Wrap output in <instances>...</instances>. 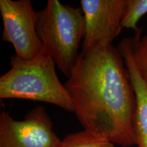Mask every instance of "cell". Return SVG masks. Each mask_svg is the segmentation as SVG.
<instances>
[{
  "mask_svg": "<svg viewBox=\"0 0 147 147\" xmlns=\"http://www.w3.org/2000/svg\"><path fill=\"white\" fill-rule=\"evenodd\" d=\"M147 14V0H127L121 27L122 28L132 29L137 32L140 28L138 23L141 18Z\"/></svg>",
  "mask_w": 147,
  "mask_h": 147,
  "instance_id": "10",
  "label": "cell"
},
{
  "mask_svg": "<svg viewBox=\"0 0 147 147\" xmlns=\"http://www.w3.org/2000/svg\"><path fill=\"white\" fill-rule=\"evenodd\" d=\"M10 69L0 77V98L42 102L74 113L72 100L55 71V63L42 49L36 57H10Z\"/></svg>",
  "mask_w": 147,
  "mask_h": 147,
  "instance_id": "2",
  "label": "cell"
},
{
  "mask_svg": "<svg viewBox=\"0 0 147 147\" xmlns=\"http://www.w3.org/2000/svg\"><path fill=\"white\" fill-rule=\"evenodd\" d=\"M62 147H116L107 139L95 135L87 130L68 134L62 140Z\"/></svg>",
  "mask_w": 147,
  "mask_h": 147,
  "instance_id": "8",
  "label": "cell"
},
{
  "mask_svg": "<svg viewBox=\"0 0 147 147\" xmlns=\"http://www.w3.org/2000/svg\"><path fill=\"white\" fill-rule=\"evenodd\" d=\"M36 25L44 49L68 78L78 60L79 47L84 38L81 8L49 0L45 8L38 12Z\"/></svg>",
  "mask_w": 147,
  "mask_h": 147,
  "instance_id": "3",
  "label": "cell"
},
{
  "mask_svg": "<svg viewBox=\"0 0 147 147\" xmlns=\"http://www.w3.org/2000/svg\"><path fill=\"white\" fill-rule=\"evenodd\" d=\"M64 85L84 129L121 146L135 145L136 97L117 48L80 53Z\"/></svg>",
  "mask_w": 147,
  "mask_h": 147,
  "instance_id": "1",
  "label": "cell"
},
{
  "mask_svg": "<svg viewBox=\"0 0 147 147\" xmlns=\"http://www.w3.org/2000/svg\"><path fill=\"white\" fill-rule=\"evenodd\" d=\"M142 29L136 32L134 38H130V49L134 63L142 78L147 82V34L141 37Z\"/></svg>",
  "mask_w": 147,
  "mask_h": 147,
  "instance_id": "9",
  "label": "cell"
},
{
  "mask_svg": "<svg viewBox=\"0 0 147 147\" xmlns=\"http://www.w3.org/2000/svg\"><path fill=\"white\" fill-rule=\"evenodd\" d=\"M0 147H62L52 121L42 106L34 108L22 121L8 112L0 115Z\"/></svg>",
  "mask_w": 147,
  "mask_h": 147,
  "instance_id": "4",
  "label": "cell"
},
{
  "mask_svg": "<svg viewBox=\"0 0 147 147\" xmlns=\"http://www.w3.org/2000/svg\"><path fill=\"white\" fill-rule=\"evenodd\" d=\"M3 21L1 39L13 46L16 55L30 59L43 47L37 32V14L30 0H0Z\"/></svg>",
  "mask_w": 147,
  "mask_h": 147,
  "instance_id": "5",
  "label": "cell"
},
{
  "mask_svg": "<svg viewBox=\"0 0 147 147\" xmlns=\"http://www.w3.org/2000/svg\"><path fill=\"white\" fill-rule=\"evenodd\" d=\"M84 33L81 52L112 45L122 31L127 0H81Z\"/></svg>",
  "mask_w": 147,
  "mask_h": 147,
  "instance_id": "6",
  "label": "cell"
},
{
  "mask_svg": "<svg viewBox=\"0 0 147 147\" xmlns=\"http://www.w3.org/2000/svg\"><path fill=\"white\" fill-rule=\"evenodd\" d=\"M117 48L123 59L136 97V108L134 121L135 146L147 147V82L134 63L129 38L123 40Z\"/></svg>",
  "mask_w": 147,
  "mask_h": 147,
  "instance_id": "7",
  "label": "cell"
}]
</instances>
